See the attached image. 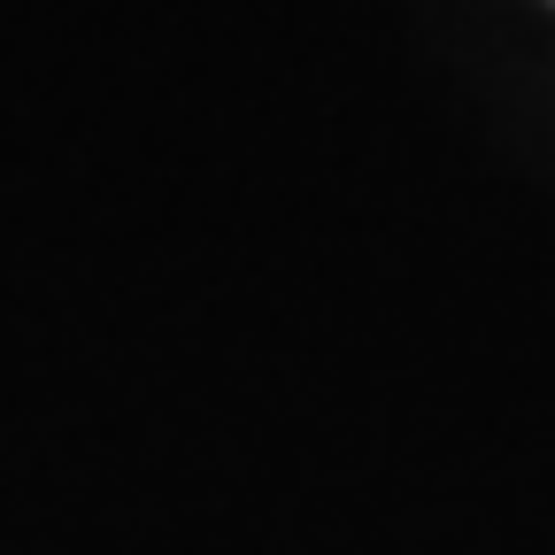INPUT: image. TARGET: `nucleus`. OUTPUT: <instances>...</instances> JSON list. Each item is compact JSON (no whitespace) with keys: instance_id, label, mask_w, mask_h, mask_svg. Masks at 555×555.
<instances>
[]
</instances>
